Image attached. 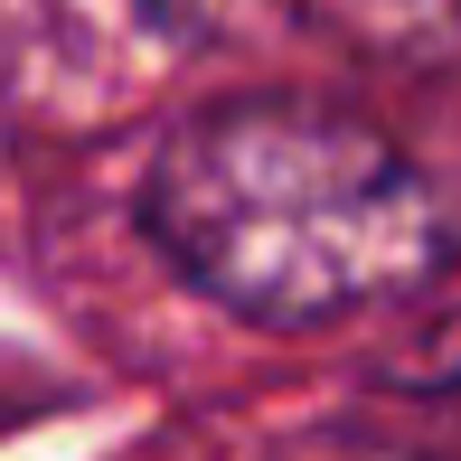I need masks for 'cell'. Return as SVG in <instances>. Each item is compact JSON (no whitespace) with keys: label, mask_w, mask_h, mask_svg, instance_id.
Here are the masks:
<instances>
[{"label":"cell","mask_w":461,"mask_h":461,"mask_svg":"<svg viewBox=\"0 0 461 461\" xmlns=\"http://www.w3.org/2000/svg\"><path fill=\"white\" fill-rule=\"evenodd\" d=\"M141 236L236 321L311 330L443 283L461 255V179L348 104L236 95L151 151Z\"/></svg>","instance_id":"obj_1"},{"label":"cell","mask_w":461,"mask_h":461,"mask_svg":"<svg viewBox=\"0 0 461 461\" xmlns=\"http://www.w3.org/2000/svg\"><path fill=\"white\" fill-rule=\"evenodd\" d=\"M292 10L367 67H405V76L461 67V0H292Z\"/></svg>","instance_id":"obj_2"},{"label":"cell","mask_w":461,"mask_h":461,"mask_svg":"<svg viewBox=\"0 0 461 461\" xmlns=\"http://www.w3.org/2000/svg\"><path fill=\"white\" fill-rule=\"evenodd\" d=\"M141 10H151L160 29H179V38H236L264 0H141ZM283 10H292V0H283Z\"/></svg>","instance_id":"obj_3"}]
</instances>
